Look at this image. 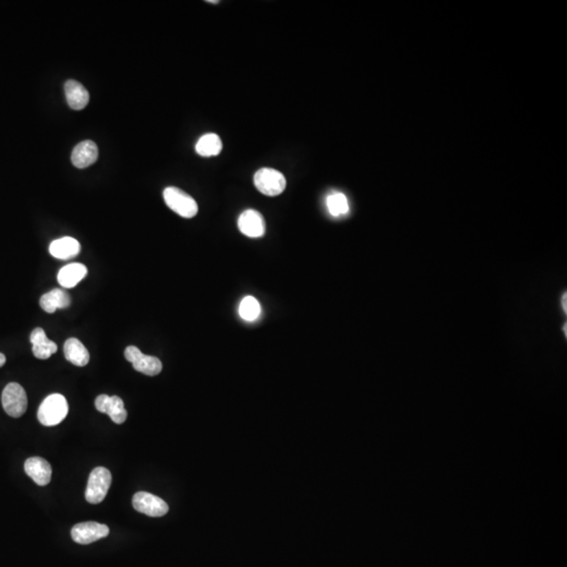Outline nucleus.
Returning <instances> with one entry per match:
<instances>
[{
  "mask_svg": "<svg viewBox=\"0 0 567 567\" xmlns=\"http://www.w3.org/2000/svg\"><path fill=\"white\" fill-rule=\"evenodd\" d=\"M69 413V405L63 395L51 394L41 402L37 417L41 424L54 426L62 422Z\"/></svg>",
  "mask_w": 567,
  "mask_h": 567,
  "instance_id": "obj_1",
  "label": "nucleus"
},
{
  "mask_svg": "<svg viewBox=\"0 0 567 567\" xmlns=\"http://www.w3.org/2000/svg\"><path fill=\"white\" fill-rule=\"evenodd\" d=\"M163 197L166 205L182 218H193L199 211L195 199L178 187H167L164 189Z\"/></svg>",
  "mask_w": 567,
  "mask_h": 567,
  "instance_id": "obj_2",
  "label": "nucleus"
},
{
  "mask_svg": "<svg viewBox=\"0 0 567 567\" xmlns=\"http://www.w3.org/2000/svg\"><path fill=\"white\" fill-rule=\"evenodd\" d=\"M112 474L106 468L99 466L93 470L88 477L86 499L88 503L98 505L104 501L112 485Z\"/></svg>",
  "mask_w": 567,
  "mask_h": 567,
  "instance_id": "obj_3",
  "label": "nucleus"
},
{
  "mask_svg": "<svg viewBox=\"0 0 567 567\" xmlns=\"http://www.w3.org/2000/svg\"><path fill=\"white\" fill-rule=\"evenodd\" d=\"M254 185L263 195L276 197L286 189L285 176L274 169H261L254 175Z\"/></svg>",
  "mask_w": 567,
  "mask_h": 567,
  "instance_id": "obj_4",
  "label": "nucleus"
},
{
  "mask_svg": "<svg viewBox=\"0 0 567 567\" xmlns=\"http://www.w3.org/2000/svg\"><path fill=\"white\" fill-rule=\"evenodd\" d=\"M1 402L5 413L14 418L23 416L27 411V393L19 383H11L5 387Z\"/></svg>",
  "mask_w": 567,
  "mask_h": 567,
  "instance_id": "obj_5",
  "label": "nucleus"
},
{
  "mask_svg": "<svg viewBox=\"0 0 567 567\" xmlns=\"http://www.w3.org/2000/svg\"><path fill=\"white\" fill-rule=\"evenodd\" d=\"M126 361L132 363V367L138 372L143 373L148 376H156L160 374L163 368L161 361L157 357L143 354L139 348L135 346H128L124 352Z\"/></svg>",
  "mask_w": 567,
  "mask_h": 567,
  "instance_id": "obj_6",
  "label": "nucleus"
},
{
  "mask_svg": "<svg viewBox=\"0 0 567 567\" xmlns=\"http://www.w3.org/2000/svg\"><path fill=\"white\" fill-rule=\"evenodd\" d=\"M132 507L149 517H162L169 511V505L163 499L146 492H139L134 495Z\"/></svg>",
  "mask_w": 567,
  "mask_h": 567,
  "instance_id": "obj_7",
  "label": "nucleus"
},
{
  "mask_svg": "<svg viewBox=\"0 0 567 567\" xmlns=\"http://www.w3.org/2000/svg\"><path fill=\"white\" fill-rule=\"evenodd\" d=\"M110 533L108 525L101 523L90 522L78 523L71 531L73 540L79 544H91L100 539L106 538Z\"/></svg>",
  "mask_w": 567,
  "mask_h": 567,
  "instance_id": "obj_8",
  "label": "nucleus"
},
{
  "mask_svg": "<svg viewBox=\"0 0 567 567\" xmlns=\"http://www.w3.org/2000/svg\"><path fill=\"white\" fill-rule=\"evenodd\" d=\"M95 407L99 412L108 414L114 424H123L128 418V411L124 408L123 400L119 396L99 395L95 400Z\"/></svg>",
  "mask_w": 567,
  "mask_h": 567,
  "instance_id": "obj_9",
  "label": "nucleus"
},
{
  "mask_svg": "<svg viewBox=\"0 0 567 567\" xmlns=\"http://www.w3.org/2000/svg\"><path fill=\"white\" fill-rule=\"evenodd\" d=\"M241 232L249 238H261L266 231V223L263 215L254 209L245 210L238 221Z\"/></svg>",
  "mask_w": 567,
  "mask_h": 567,
  "instance_id": "obj_10",
  "label": "nucleus"
},
{
  "mask_svg": "<svg viewBox=\"0 0 567 567\" xmlns=\"http://www.w3.org/2000/svg\"><path fill=\"white\" fill-rule=\"evenodd\" d=\"M25 471L40 487L49 485L52 479V466L41 457L29 458L25 463Z\"/></svg>",
  "mask_w": 567,
  "mask_h": 567,
  "instance_id": "obj_11",
  "label": "nucleus"
},
{
  "mask_svg": "<svg viewBox=\"0 0 567 567\" xmlns=\"http://www.w3.org/2000/svg\"><path fill=\"white\" fill-rule=\"evenodd\" d=\"M99 151L95 142L91 140L81 142L73 151L71 160L77 169H86L98 160Z\"/></svg>",
  "mask_w": 567,
  "mask_h": 567,
  "instance_id": "obj_12",
  "label": "nucleus"
},
{
  "mask_svg": "<svg viewBox=\"0 0 567 567\" xmlns=\"http://www.w3.org/2000/svg\"><path fill=\"white\" fill-rule=\"evenodd\" d=\"M33 345V354L38 359H47L57 352L58 347L54 341L47 339L45 330L43 328H36L33 330L29 337Z\"/></svg>",
  "mask_w": 567,
  "mask_h": 567,
  "instance_id": "obj_13",
  "label": "nucleus"
},
{
  "mask_svg": "<svg viewBox=\"0 0 567 567\" xmlns=\"http://www.w3.org/2000/svg\"><path fill=\"white\" fill-rule=\"evenodd\" d=\"M65 96L69 106L75 110H81L86 108L90 101L88 90L76 80L67 81L64 86Z\"/></svg>",
  "mask_w": 567,
  "mask_h": 567,
  "instance_id": "obj_14",
  "label": "nucleus"
},
{
  "mask_svg": "<svg viewBox=\"0 0 567 567\" xmlns=\"http://www.w3.org/2000/svg\"><path fill=\"white\" fill-rule=\"evenodd\" d=\"M81 252V245L76 239L71 237L53 241L49 245V254L59 260H70L78 256Z\"/></svg>",
  "mask_w": 567,
  "mask_h": 567,
  "instance_id": "obj_15",
  "label": "nucleus"
},
{
  "mask_svg": "<svg viewBox=\"0 0 567 567\" xmlns=\"http://www.w3.org/2000/svg\"><path fill=\"white\" fill-rule=\"evenodd\" d=\"M86 274H88V268L84 265L73 263V264L62 267L57 278L63 288L71 289L86 278Z\"/></svg>",
  "mask_w": 567,
  "mask_h": 567,
  "instance_id": "obj_16",
  "label": "nucleus"
},
{
  "mask_svg": "<svg viewBox=\"0 0 567 567\" xmlns=\"http://www.w3.org/2000/svg\"><path fill=\"white\" fill-rule=\"evenodd\" d=\"M39 303L45 312L54 313L57 309H65L71 305V296L64 290L53 289L43 294Z\"/></svg>",
  "mask_w": 567,
  "mask_h": 567,
  "instance_id": "obj_17",
  "label": "nucleus"
},
{
  "mask_svg": "<svg viewBox=\"0 0 567 567\" xmlns=\"http://www.w3.org/2000/svg\"><path fill=\"white\" fill-rule=\"evenodd\" d=\"M63 350L65 359L77 367H84L90 361V353L79 339H69L65 341Z\"/></svg>",
  "mask_w": 567,
  "mask_h": 567,
  "instance_id": "obj_18",
  "label": "nucleus"
},
{
  "mask_svg": "<svg viewBox=\"0 0 567 567\" xmlns=\"http://www.w3.org/2000/svg\"><path fill=\"white\" fill-rule=\"evenodd\" d=\"M223 144L217 134H206L200 138L195 145V152L201 157H213L222 152Z\"/></svg>",
  "mask_w": 567,
  "mask_h": 567,
  "instance_id": "obj_19",
  "label": "nucleus"
},
{
  "mask_svg": "<svg viewBox=\"0 0 567 567\" xmlns=\"http://www.w3.org/2000/svg\"><path fill=\"white\" fill-rule=\"evenodd\" d=\"M241 317L247 322H254L258 319L261 314V305L258 300L254 296H246L241 302L240 309Z\"/></svg>",
  "mask_w": 567,
  "mask_h": 567,
  "instance_id": "obj_20",
  "label": "nucleus"
},
{
  "mask_svg": "<svg viewBox=\"0 0 567 567\" xmlns=\"http://www.w3.org/2000/svg\"><path fill=\"white\" fill-rule=\"evenodd\" d=\"M327 207L333 217L346 215L349 211L347 197L341 193H335L329 195L327 199Z\"/></svg>",
  "mask_w": 567,
  "mask_h": 567,
  "instance_id": "obj_21",
  "label": "nucleus"
},
{
  "mask_svg": "<svg viewBox=\"0 0 567 567\" xmlns=\"http://www.w3.org/2000/svg\"><path fill=\"white\" fill-rule=\"evenodd\" d=\"M5 361H7V359H5V354L0 353V367H3V365H5Z\"/></svg>",
  "mask_w": 567,
  "mask_h": 567,
  "instance_id": "obj_22",
  "label": "nucleus"
},
{
  "mask_svg": "<svg viewBox=\"0 0 567 567\" xmlns=\"http://www.w3.org/2000/svg\"><path fill=\"white\" fill-rule=\"evenodd\" d=\"M563 300H564V301L562 302L563 306H564V311L566 312L567 311V309H566V294H565L564 298H563Z\"/></svg>",
  "mask_w": 567,
  "mask_h": 567,
  "instance_id": "obj_23",
  "label": "nucleus"
}]
</instances>
